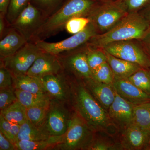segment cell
<instances>
[{
    "label": "cell",
    "mask_w": 150,
    "mask_h": 150,
    "mask_svg": "<svg viewBox=\"0 0 150 150\" xmlns=\"http://www.w3.org/2000/svg\"><path fill=\"white\" fill-rule=\"evenodd\" d=\"M100 1L66 0L54 13L46 19L29 42L45 40L64 29L67 22L78 16L88 17Z\"/></svg>",
    "instance_id": "1"
},
{
    "label": "cell",
    "mask_w": 150,
    "mask_h": 150,
    "mask_svg": "<svg viewBox=\"0 0 150 150\" xmlns=\"http://www.w3.org/2000/svg\"><path fill=\"white\" fill-rule=\"evenodd\" d=\"M74 105L77 112L94 133L110 134L116 128L110 120L107 110L100 104L85 86L78 84L71 90Z\"/></svg>",
    "instance_id": "2"
},
{
    "label": "cell",
    "mask_w": 150,
    "mask_h": 150,
    "mask_svg": "<svg viewBox=\"0 0 150 150\" xmlns=\"http://www.w3.org/2000/svg\"><path fill=\"white\" fill-rule=\"evenodd\" d=\"M150 29L149 23L139 13H129L112 29L92 38L87 44L95 48H103L113 42L140 40Z\"/></svg>",
    "instance_id": "3"
},
{
    "label": "cell",
    "mask_w": 150,
    "mask_h": 150,
    "mask_svg": "<svg viewBox=\"0 0 150 150\" xmlns=\"http://www.w3.org/2000/svg\"><path fill=\"white\" fill-rule=\"evenodd\" d=\"M94 132L77 112L72 116L69 128L53 148L62 150H88L94 139Z\"/></svg>",
    "instance_id": "4"
},
{
    "label": "cell",
    "mask_w": 150,
    "mask_h": 150,
    "mask_svg": "<svg viewBox=\"0 0 150 150\" xmlns=\"http://www.w3.org/2000/svg\"><path fill=\"white\" fill-rule=\"evenodd\" d=\"M129 13L120 0L100 1L88 17L98 34L112 29Z\"/></svg>",
    "instance_id": "5"
},
{
    "label": "cell",
    "mask_w": 150,
    "mask_h": 150,
    "mask_svg": "<svg viewBox=\"0 0 150 150\" xmlns=\"http://www.w3.org/2000/svg\"><path fill=\"white\" fill-rule=\"evenodd\" d=\"M102 48L117 58L134 63L146 69H149L150 58L140 40L133 39L113 42Z\"/></svg>",
    "instance_id": "6"
},
{
    "label": "cell",
    "mask_w": 150,
    "mask_h": 150,
    "mask_svg": "<svg viewBox=\"0 0 150 150\" xmlns=\"http://www.w3.org/2000/svg\"><path fill=\"white\" fill-rule=\"evenodd\" d=\"M43 51L35 43L28 42L13 55L1 59V65L7 69L13 76L26 75Z\"/></svg>",
    "instance_id": "7"
},
{
    "label": "cell",
    "mask_w": 150,
    "mask_h": 150,
    "mask_svg": "<svg viewBox=\"0 0 150 150\" xmlns=\"http://www.w3.org/2000/svg\"><path fill=\"white\" fill-rule=\"evenodd\" d=\"M97 34L98 33L96 28L91 22L83 30L64 40L57 42L39 40L34 43L43 51L57 56L85 45L92 38Z\"/></svg>",
    "instance_id": "8"
},
{
    "label": "cell",
    "mask_w": 150,
    "mask_h": 150,
    "mask_svg": "<svg viewBox=\"0 0 150 150\" xmlns=\"http://www.w3.org/2000/svg\"><path fill=\"white\" fill-rule=\"evenodd\" d=\"M87 44L72 51L57 55L63 69L83 81L93 79L86 59Z\"/></svg>",
    "instance_id": "9"
},
{
    "label": "cell",
    "mask_w": 150,
    "mask_h": 150,
    "mask_svg": "<svg viewBox=\"0 0 150 150\" xmlns=\"http://www.w3.org/2000/svg\"><path fill=\"white\" fill-rule=\"evenodd\" d=\"M46 19L38 9L29 2L11 26L16 29L29 42Z\"/></svg>",
    "instance_id": "10"
},
{
    "label": "cell",
    "mask_w": 150,
    "mask_h": 150,
    "mask_svg": "<svg viewBox=\"0 0 150 150\" xmlns=\"http://www.w3.org/2000/svg\"><path fill=\"white\" fill-rule=\"evenodd\" d=\"M72 116L62 104L51 101L42 128L51 136H62L69 128Z\"/></svg>",
    "instance_id": "11"
},
{
    "label": "cell",
    "mask_w": 150,
    "mask_h": 150,
    "mask_svg": "<svg viewBox=\"0 0 150 150\" xmlns=\"http://www.w3.org/2000/svg\"><path fill=\"white\" fill-rule=\"evenodd\" d=\"M135 106L116 93L115 99L108 112L112 123L121 133L133 123Z\"/></svg>",
    "instance_id": "12"
},
{
    "label": "cell",
    "mask_w": 150,
    "mask_h": 150,
    "mask_svg": "<svg viewBox=\"0 0 150 150\" xmlns=\"http://www.w3.org/2000/svg\"><path fill=\"white\" fill-rule=\"evenodd\" d=\"M63 70L62 64L57 55L43 51L26 75L40 79L48 75L59 74Z\"/></svg>",
    "instance_id": "13"
},
{
    "label": "cell",
    "mask_w": 150,
    "mask_h": 150,
    "mask_svg": "<svg viewBox=\"0 0 150 150\" xmlns=\"http://www.w3.org/2000/svg\"><path fill=\"white\" fill-rule=\"evenodd\" d=\"M150 136V131L132 123L121 132L120 142L123 150H146Z\"/></svg>",
    "instance_id": "14"
},
{
    "label": "cell",
    "mask_w": 150,
    "mask_h": 150,
    "mask_svg": "<svg viewBox=\"0 0 150 150\" xmlns=\"http://www.w3.org/2000/svg\"><path fill=\"white\" fill-rule=\"evenodd\" d=\"M40 80L46 93L56 100L65 101L71 96V90L67 85L64 70L59 74L48 75Z\"/></svg>",
    "instance_id": "15"
},
{
    "label": "cell",
    "mask_w": 150,
    "mask_h": 150,
    "mask_svg": "<svg viewBox=\"0 0 150 150\" xmlns=\"http://www.w3.org/2000/svg\"><path fill=\"white\" fill-rule=\"evenodd\" d=\"M112 86L116 93L134 105L150 101L149 95L138 88L127 79H115Z\"/></svg>",
    "instance_id": "16"
},
{
    "label": "cell",
    "mask_w": 150,
    "mask_h": 150,
    "mask_svg": "<svg viewBox=\"0 0 150 150\" xmlns=\"http://www.w3.org/2000/svg\"><path fill=\"white\" fill-rule=\"evenodd\" d=\"M83 82L92 95L108 111L116 96L112 85L98 82L93 79Z\"/></svg>",
    "instance_id": "17"
},
{
    "label": "cell",
    "mask_w": 150,
    "mask_h": 150,
    "mask_svg": "<svg viewBox=\"0 0 150 150\" xmlns=\"http://www.w3.org/2000/svg\"><path fill=\"white\" fill-rule=\"evenodd\" d=\"M27 42L19 32L11 26L0 40L1 59L13 55Z\"/></svg>",
    "instance_id": "18"
},
{
    "label": "cell",
    "mask_w": 150,
    "mask_h": 150,
    "mask_svg": "<svg viewBox=\"0 0 150 150\" xmlns=\"http://www.w3.org/2000/svg\"><path fill=\"white\" fill-rule=\"evenodd\" d=\"M105 52L107 62L112 70L115 79H128L138 70L142 68L136 64L117 58L106 51Z\"/></svg>",
    "instance_id": "19"
},
{
    "label": "cell",
    "mask_w": 150,
    "mask_h": 150,
    "mask_svg": "<svg viewBox=\"0 0 150 150\" xmlns=\"http://www.w3.org/2000/svg\"><path fill=\"white\" fill-rule=\"evenodd\" d=\"M18 101L26 108L40 107L49 108L50 96L47 93H33L15 89Z\"/></svg>",
    "instance_id": "20"
},
{
    "label": "cell",
    "mask_w": 150,
    "mask_h": 150,
    "mask_svg": "<svg viewBox=\"0 0 150 150\" xmlns=\"http://www.w3.org/2000/svg\"><path fill=\"white\" fill-rule=\"evenodd\" d=\"M13 86L15 89L33 93H46L41 80L25 75L13 76Z\"/></svg>",
    "instance_id": "21"
},
{
    "label": "cell",
    "mask_w": 150,
    "mask_h": 150,
    "mask_svg": "<svg viewBox=\"0 0 150 150\" xmlns=\"http://www.w3.org/2000/svg\"><path fill=\"white\" fill-rule=\"evenodd\" d=\"M52 137L42 127L35 126L27 120L21 125L18 140L41 141L48 139Z\"/></svg>",
    "instance_id": "22"
},
{
    "label": "cell",
    "mask_w": 150,
    "mask_h": 150,
    "mask_svg": "<svg viewBox=\"0 0 150 150\" xmlns=\"http://www.w3.org/2000/svg\"><path fill=\"white\" fill-rule=\"evenodd\" d=\"M62 136H52L50 139L41 141L20 140L15 144L16 150H43L53 149L61 139Z\"/></svg>",
    "instance_id": "23"
},
{
    "label": "cell",
    "mask_w": 150,
    "mask_h": 150,
    "mask_svg": "<svg viewBox=\"0 0 150 150\" xmlns=\"http://www.w3.org/2000/svg\"><path fill=\"white\" fill-rule=\"evenodd\" d=\"M7 121L21 125L27 121L26 108L18 100L4 110H1V114Z\"/></svg>",
    "instance_id": "24"
},
{
    "label": "cell",
    "mask_w": 150,
    "mask_h": 150,
    "mask_svg": "<svg viewBox=\"0 0 150 150\" xmlns=\"http://www.w3.org/2000/svg\"><path fill=\"white\" fill-rule=\"evenodd\" d=\"M86 56L89 66L93 73L101 65L107 62L105 51L102 48H95L87 43Z\"/></svg>",
    "instance_id": "25"
},
{
    "label": "cell",
    "mask_w": 150,
    "mask_h": 150,
    "mask_svg": "<svg viewBox=\"0 0 150 150\" xmlns=\"http://www.w3.org/2000/svg\"><path fill=\"white\" fill-rule=\"evenodd\" d=\"M127 79L138 88L150 95V76L149 70L141 68Z\"/></svg>",
    "instance_id": "26"
},
{
    "label": "cell",
    "mask_w": 150,
    "mask_h": 150,
    "mask_svg": "<svg viewBox=\"0 0 150 150\" xmlns=\"http://www.w3.org/2000/svg\"><path fill=\"white\" fill-rule=\"evenodd\" d=\"M66 0H30V3L38 9L46 18L54 13Z\"/></svg>",
    "instance_id": "27"
},
{
    "label": "cell",
    "mask_w": 150,
    "mask_h": 150,
    "mask_svg": "<svg viewBox=\"0 0 150 150\" xmlns=\"http://www.w3.org/2000/svg\"><path fill=\"white\" fill-rule=\"evenodd\" d=\"M132 123L150 131V108L142 105H135Z\"/></svg>",
    "instance_id": "28"
},
{
    "label": "cell",
    "mask_w": 150,
    "mask_h": 150,
    "mask_svg": "<svg viewBox=\"0 0 150 150\" xmlns=\"http://www.w3.org/2000/svg\"><path fill=\"white\" fill-rule=\"evenodd\" d=\"M48 109L40 107L26 108L28 120L35 126L42 127L46 121Z\"/></svg>",
    "instance_id": "29"
},
{
    "label": "cell",
    "mask_w": 150,
    "mask_h": 150,
    "mask_svg": "<svg viewBox=\"0 0 150 150\" xmlns=\"http://www.w3.org/2000/svg\"><path fill=\"white\" fill-rule=\"evenodd\" d=\"M30 0H11L6 18L11 25L28 5Z\"/></svg>",
    "instance_id": "30"
},
{
    "label": "cell",
    "mask_w": 150,
    "mask_h": 150,
    "mask_svg": "<svg viewBox=\"0 0 150 150\" xmlns=\"http://www.w3.org/2000/svg\"><path fill=\"white\" fill-rule=\"evenodd\" d=\"M20 126L7 121L0 115V131L14 144L18 141V137Z\"/></svg>",
    "instance_id": "31"
},
{
    "label": "cell",
    "mask_w": 150,
    "mask_h": 150,
    "mask_svg": "<svg viewBox=\"0 0 150 150\" xmlns=\"http://www.w3.org/2000/svg\"><path fill=\"white\" fill-rule=\"evenodd\" d=\"M93 75L94 80L111 85L115 79L112 70L107 62L98 67L93 73Z\"/></svg>",
    "instance_id": "32"
},
{
    "label": "cell",
    "mask_w": 150,
    "mask_h": 150,
    "mask_svg": "<svg viewBox=\"0 0 150 150\" xmlns=\"http://www.w3.org/2000/svg\"><path fill=\"white\" fill-rule=\"evenodd\" d=\"M90 22V19L87 17H76L67 22L64 29L68 33L74 35L84 29Z\"/></svg>",
    "instance_id": "33"
},
{
    "label": "cell",
    "mask_w": 150,
    "mask_h": 150,
    "mask_svg": "<svg viewBox=\"0 0 150 150\" xmlns=\"http://www.w3.org/2000/svg\"><path fill=\"white\" fill-rule=\"evenodd\" d=\"M88 150H123L121 143H115L106 138L94 139Z\"/></svg>",
    "instance_id": "34"
},
{
    "label": "cell",
    "mask_w": 150,
    "mask_h": 150,
    "mask_svg": "<svg viewBox=\"0 0 150 150\" xmlns=\"http://www.w3.org/2000/svg\"><path fill=\"white\" fill-rule=\"evenodd\" d=\"M17 100L13 87L0 89V109L4 110Z\"/></svg>",
    "instance_id": "35"
},
{
    "label": "cell",
    "mask_w": 150,
    "mask_h": 150,
    "mask_svg": "<svg viewBox=\"0 0 150 150\" xmlns=\"http://www.w3.org/2000/svg\"><path fill=\"white\" fill-rule=\"evenodd\" d=\"M126 7L129 13H138L145 7L150 0H120Z\"/></svg>",
    "instance_id": "36"
},
{
    "label": "cell",
    "mask_w": 150,
    "mask_h": 150,
    "mask_svg": "<svg viewBox=\"0 0 150 150\" xmlns=\"http://www.w3.org/2000/svg\"><path fill=\"white\" fill-rule=\"evenodd\" d=\"M13 76L7 69L1 65L0 67V89L12 87Z\"/></svg>",
    "instance_id": "37"
},
{
    "label": "cell",
    "mask_w": 150,
    "mask_h": 150,
    "mask_svg": "<svg viewBox=\"0 0 150 150\" xmlns=\"http://www.w3.org/2000/svg\"><path fill=\"white\" fill-rule=\"evenodd\" d=\"M0 150H16L15 145L0 131Z\"/></svg>",
    "instance_id": "38"
},
{
    "label": "cell",
    "mask_w": 150,
    "mask_h": 150,
    "mask_svg": "<svg viewBox=\"0 0 150 150\" xmlns=\"http://www.w3.org/2000/svg\"><path fill=\"white\" fill-rule=\"evenodd\" d=\"M10 27L6 16L0 14V39L2 38Z\"/></svg>",
    "instance_id": "39"
},
{
    "label": "cell",
    "mask_w": 150,
    "mask_h": 150,
    "mask_svg": "<svg viewBox=\"0 0 150 150\" xmlns=\"http://www.w3.org/2000/svg\"><path fill=\"white\" fill-rule=\"evenodd\" d=\"M140 40L145 51L150 58V29Z\"/></svg>",
    "instance_id": "40"
},
{
    "label": "cell",
    "mask_w": 150,
    "mask_h": 150,
    "mask_svg": "<svg viewBox=\"0 0 150 150\" xmlns=\"http://www.w3.org/2000/svg\"><path fill=\"white\" fill-rule=\"evenodd\" d=\"M138 13L148 21L150 25V2Z\"/></svg>",
    "instance_id": "41"
},
{
    "label": "cell",
    "mask_w": 150,
    "mask_h": 150,
    "mask_svg": "<svg viewBox=\"0 0 150 150\" xmlns=\"http://www.w3.org/2000/svg\"><path fill=\"white\" fill-rule=\"evenodd\" d=\"M10 1L11 0H0V14L6 16Z\"/></svg>",
    "instance_id": "42"
},
{
    "label": "cell",
    "mask_w": 150,
    "mask_h": 150,
    "mask_svg": "<svg viewBox=\"0 0 150 150\" xmlns=\"http://www.w3.org/2000/svg\"><path fill=\"white\" fill-rule=\"evenodd\" d=\"M142 105H144V106L148 108H150V101Z\"/></svg>",
    "instance_id": "43"
},
{
    "label": "cell",
    "mask_w": 150,
    "mask_h": 150,
    "mask_svg": "<svg viewBox=\"0 0 150 150\" xmlns=\"http://www.w3.org/2000/svg\"><path fill=\"white\" fill-rule=\"evenodd\" d=\"M146 150H150V136L149 137V142L146 148Z\"/></svg>",
    "instance_id": "44"
},
{
    "label": "cell",
    "mask_w": 150,
    "mask_h": 150,
    "mask_svg": "<svg viewBox=\"0 0 150 150\" xmlns=\"http://www.w3.org/2000/svg\"><path fill=\"white\" fill-rule=\"evenodd\" d=\"M99 1H113V0H99Z\"/></svg>",
    "instance_id": "45"
},
{
    "label": "cell",
    "mask_w": 150,
    "mask_h": 150,
    "mask_svg": "<svg viewBox=\"0 0 150 150\" xmlns=\"http://www.w3.org/2000/svg\"><path fill=\"white\" fill-rule=\"evenodd\" d=\"M148 70H149V75H150V68Z\"/></svg>",
    "instance_id": "46"
}]
</instances>
